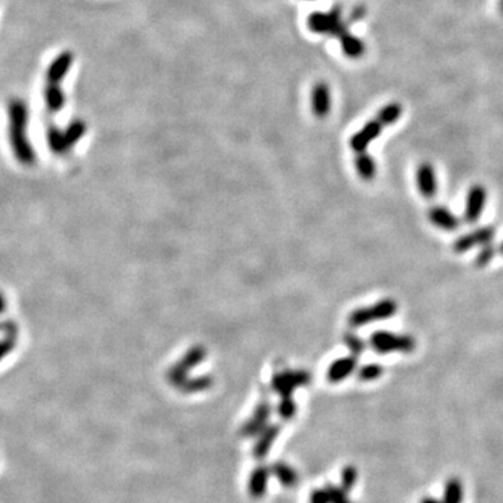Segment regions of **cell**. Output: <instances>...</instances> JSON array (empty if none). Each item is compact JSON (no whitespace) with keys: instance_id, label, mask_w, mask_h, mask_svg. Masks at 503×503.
Wrapping results in <instances>:
<instances>
[{"instance_id":"obj_22","label":"cell","mask_w":503,"mask_h":503,"mask_svg":"<svg viewBox=\"0 0 503 503\" xmlns=\"http://www.w3.org/2000/svg\"><path fill=\"white\" fill-rule=\"evenodd\" d=\"M63 133H65V139H66L67 147L70 149L84 136L85 125L81 120H73L72 123H69L67 129L63 130Z\"/></svg>"},{"instance_id":"obj_17","label":"cell","mask_w":503,"mask_h":503,"mask_svg":"<svg viewBox=\"0 0 503 503\" xmlns=\"http://www.w3.org/2000/svg\"><path fill=\"white\" fill-rule=\"evenodd\" d=\"M279 432H280V428L277 425H270L267 429L263 431L261 436L259 438V440L256 442L255 449H253V454L256 459L261 460L268 454L274 440H276V438L279 436Z\"/></svg>"},{"instance_id":"obj_18","label":"cell","mask_w":503,"mask_h":503,"mask_svg":"<svg viewBox=\"0 0 503 503\" xmlns=\"http://www.w3.org/2000/svg\"><path fill=\"white\" fill-rule=\"evenodd\" d=\"M270 471L274 474V477L279 480V482L286 488H294L298 484V480H299L298 473L291 466H288L287 463H283V462L274 463L272 467L270 469Z\"/></svg>"},{"instance_id":"obj_3","label":"cell","mask_w":503,"mask_h":503,"mask_svg":"<svg viewBox=\"0 0 503 503\" xmlns=\"http://www.w3.org/2000/svg\"><path fill=\"white\" fill-rule=\"evenodd\" d=\"M397 308L398 306L394 299H382L372 306L354 310L350 314L348 322L352 328L365 326L371 322H376V320H385L387 317L394 316V313L397 312Z\"/></svg>"},{"instance_id":"obj_24","label":"cell","mask_w":503,"mask_h":503,"mask_svg":"<svg viewBox=\"0 0 503 503\" xmlns=\"http://www.w3.org/2000/svg\"><path fill=\"white\" fill-rule=\"evenodd\" d=\"M325 491L329 496V503H351V500L348 497V492L345 489H343L341 486L328 484L325 486Z\"/></svg>"},{"instance_id":"obj_4","label":"cell","mask_w":503,"mask_h":503,"mask_svg":"<svg viewBox=\"0 0 503 503\" xmlns=\"http://www.w3.org/2000/svg\"><path fill=\"white\" fill-rule=\"evenodd\" d=\"M371 345L379 354L413 352L416 350V340L408 334L375 332L371 337Z\"/></svg>"},{"instance_id":"obj_29","label":"cell","mask_w":503,"mask_h":503,"mask_svg":"<svg viewBox=\"0 0 503 503\" xmlns=\"http://www.w3.org/2000/svg\"><path fill=\"white\" fill-rule=\"evenodd\" d=\"M493 255H495V249L489 245L484 246L477 257V266H485L488 264L492 259H493Z\"/></svg>"},{"instance_id":"obj_13","label":"cell","mask_w":503,"mask_h":503,"mask_svg":"<svg viewBox=\"0 0 503 503\" xmlns=\"http://www.w3.org/2000/svg\"><path fill=\"white\" fill-rule=\"evenodd\" d=\"M43 98H45V104H47V108L50 112L52 114H58L66 103V97L63 89L61 87V84L56 83H48L47 87L43 89Z\"/></svg>"},{"instance_id":"obj_19","label":"cell","mask_w":503,"mask_h":503,"mask_svg":"<svg viewBox=\"0 0 503 503\" xmlns=\"http://www.w3.org/2000/svg\"><path fill=\"white\" fill-rule=\"evenodd\" d=\"M464 497V489L462 481L457 477H451L445 484L443 503H462Z\"/></svg>"},{"instance_id":"obj_14","label":"cell","mask_w":503,"mask_h":503,"mask_svg":"<svg viewBox=\"0 0 503 503\" xmlns=\"http://www.w3.org/2000/svg\"><path fill=\"white\" fill-rule=\"evenodd\" d=\"M355 367H356V359L354 356L341 358L332 365L328 372V378L333 383L341 382L343 379H345L347 376H350L354 372Z\"/></svg>"},{"instance_id":"obj_8","label":"cell","mask_w":503,"mask_h":503,"mask_svg":"<svg viewBox=\"0 0 503 503\" xmlns=\"http://www.w3.org/2000/svg\"><path fill=\"white\" fill-rule=\"evenodd\" d=\"M74 62V55L70 51L61 52L48 66L47 69V80L48 83L61 84L62 80L67 76Z\"/></svg>"},{"instance_id":"obj_16","label":"cell","mask_w":503,"mask_h":503,"mask_svg":"<svg viewBox=\"0 0 503 503\" xmlns=\"http://www.w3.org/2000/svg\"><path fill=\"white\" fill-rule=\"evenodd\" d=\"M308 382H309L308 374H303V372L291 374L287 376H280L274 381V389H276L279 393H283L286 397H290V394L292 393V390L297 386L306 385Z\"/></svg>"},{"instance_id":"obj_25","label":"cell","mask_w":503,"mask_h":503,"mask_svg":"<svg viewBox=\"0 0 503 503\" xmlns=\"http://www.w3.org/2000/svg\"><path fill=\"white\" fill-rule=\"evenodd\" d=\"M358 480V470L354 466H345L341 471V488L347 492L354 488Z\"/></svg>"},{"instance_id":"obj_10","label":"cell","mask_w":503,"mask_h":503,"mask_svg":"<svg viewBox=\"0 0 503 503\" xmlns=\"http://www.w3.org/2000/svg\"><path fill=\"white\" fill-rule=\"evenodd\" d=\"M417 185L420 193L427 199H432L438 193V180L431 164L424 162L420 165L417 171Z\"/></svg>"},{"instance_id":"obj_26","label":"cell","mask_w":503,"mask_h":503,"mask_svg":"<svg viewBox=\"0 0 503 503\" xmlns=\"http://www.w3.org/2000/svg\"><path fill=\"white\" fill-rule=\"evenodd\" d=\"M17 340L16 339H10V337H2L0 339V362H2L5 358H8L16 348Z\"/></svg>"},{"instance_id":"obj_35","label":"cell","mask_w":503,"mask_h":503,"mask_svg":"<svg viewBox=\"0 0 503 503\" xmlns=\"http://www.w3.org/2000/svg\"><path fill=\"white\" fill-rule=\"evenodd\" d=\"M499 250H500V253H502V255H503V244H502V245H500V248H499Z\"/></svg>"},{"instance_id":"obj_15","label":"cell","mask_w":503,"mask_h":503,"mask_svg":"<svg viewBox=\"0 0 503 503\" xmlns=\"http://www.w3.org/2000/svg\"><path fill=\"white\" fill-rule=\"evenodd\" d=\"M268 474H270V469H267L264 466H259L253 470L250 480H249V492H250L252 497L260 499L264 496V493L267 491V484H268Z\"/></svg>"},{"instance_id":"obj_2","label":"cell","mask_w":503,"mask_h":503,"mask_svg":"<svg viewBox=\"0 0 503 503\" xmlns=\"http://www.w3.org/2000/svg\"><path fill=\"white\" fill-rule=\"evenodd\" d=\"M308 25L316 34L337 36L340 42L352 34L343 20V12L340 6H334L326 13H312L308 19Z\"/></svg>"},{"instance_id":"obj_27","label":"cell","mask_w":503,"mask_h":503,"mask_svg":"<svg viewBox=\"0 0 503 503\" xmlns=\"http://www.w3.org/2000/svg\"><path fill=\"white\" fill-rule=\"evenodd\" d=\"M295 404L292 403V400H290V397H286L279 407V413L284 420H291L295 416Z\"/></svg>"},{"instance_id":"obj_31","label":"cell","mask_w":503,"mask_h":503,"mask_svg":"<svg viewBox=\"0 0 503 503\" xmlns=\"http://www.w3.org/2000/svg\"><path fill=\"white\" fill-rule=\"evenodd\" d=\"M363 16H365V9H363V8H356V9H354V10H352V13H351V21L356 23V21H358V20H361Z\"/></svg>"},{"instance_id":"obj_9","label":"cell","mask_w":503,"mask_h":503,"mask_svg":"<svg viewBox=\"0 0 503 503\" xmlns=\"http://www.w3.org/2000/svg\"><path fill=\"white\" fill-rule=\"evenodd\" d=\"M332 108V94L326 83H317L312 89V109L317 118H326Z\"/></svg>"},{"instance_id":"obj_6","label":"cell","mask_w":503,"mask_h":503,"mask_svg":"<svg viewBox=\"0 0 503 503\" xmlns=\"http://www.w3.org/2000/svg\"><path fill=\"white\" fill-rule=\"evenodd\" d=\"M493 237H495L493 226H482L470 234L460 237L454 242L453 249L457 253H464L478 245H488L493 239Z\"/></svg>"},{"instance_id":"obj_32","label":"cell","mask_w":503,"mask_h":503,"mask_svg":"<svg viewBox=\"0 0 503 503\" xmlns=\"http://www.w3.org/2000/svg\"><path fill=\"white\" fill-rule=\"evenodd\" d=\"M6 308H8V301H6L5 295L2 292H0V314H3V312L6 310Z\"/></svg>"},{"instance_id":"obj_34","label":"cell","mask_w":503,"mask_h":503,"mask_svg":"<svg viewBox=\"0 0 503 503\" xmlns=\"http://www.w3.org/2000/svg\"><path fill=\"white\" fill-rule=\"evenodd\" d=\"M499 10L503 14V0H499Z\"/></svg>"},{"instance_id":"obj_7","label":"cell","mask_w":503,"mask_h":503,"mask_svg":"<svg viewBox=\"0 0 503 503\" xmlns=\"http://www.w3.org/2000/svg\"><path fill=\"white\" fill-rule=\"evenodd\" d=\"M486 203V191L481 185H475L469 191L464 218L469 224H474L481 217Z\"/></svg>"},{"instance_id":"obj_1","label":"cell","mask_w":503,"mask_h":503,"mask_svg":"<svg viewBox=\"0 0 503 503\" xmlns=\"http://www.w3.org/2000/svg\"><path fill=\"white\" fill-rule=\"evenodd\" d=\"M8 136L14 158L21 165H32L36 154L28 139V107L21 98L9 101Z\"/></svg>"},{"instance_id":"obj_5","label":"cell","mask_w":503,"mask_h":503,"mask_svg":"<svg viewBox=\"0 0 503 503\" xmlns=\"http://www.w3.org/2000/svg\"><path fill=\"white\" fill-rule=\"evenodd\" d=\"M387 125L381 119L379 115H376L375 119H372L371 122H368L359 131H356L352 137H351V149L355 153H365V150L368 149V146L376 140L378 137L381 136L382 130L386 127Z\"/></svg>"},{"instance_id":"obj_28","label":"cell","mask_w":503,"mask_h":503,"mask_svg":"<svg viewBox=\"0 0 503 503\" xmlns=\"http://www.w3.org/2000/svg\"><path fill=\"white\" fill-rule=\"evenodd\" d=\"M345 343H347L348 348H350L354 354H356V355L362 354V352H363V350H365V344H363V341H362L359 337L354 336V334H347V336H345Z\"/></svg>"},{"instance_id":"obj_11","label":"cell","mask_w":503,"mask_h":503,"mask_svg":"<svg viewBox=\"0 0 503 503\" xmlns=\"http://www.w3.org/2000/svg\"><path fill=\"white\" fill-rule=\"evenodd\" d=\"M429 220L434 225L442 228L445 231H454L460 226V221L454 217V214L442 206H435L428 213Z\"/></svg>"},{"instance_id":"obj_23","label":"cell","mask_w":503,"mask_h":503,"mask_svg":"<svg viewBox=\"0 0 503 503\" xmlns=\"http://www.w3.org/2000/svg\"><path fill=\"white\" fill-rule=\"evenodd\" d=\"M383 375V367L379 363H368L363 365V367L358 371V378L362 382H371Z\"/></svg>"},{"instance_id":"obj_12","label":"cell","mask_w":503,"mask_h":503,"mask_svg":"<svg viewBox=\"0 0 503 503\" xmlns=\"http://www.w3.org/2000/svg\"><path fill=\"white\" fill-rule=\"evenodd\" d=\"M270 417V407L268 404H261L257 409L255 416L244 425L241 434L244 436H248V438H252V436H256L257 434L263 432L264 428H266V422Z\"/></svg>"},{"instance_id":"obj_20","label":"cell","mask_w":503,"mask_h":503,"mask_svg":"<svg viewBox=\"0 0 503 503\" xmlns=\"http://www.w3.org/2000/svg\"><path fill=\"white\" fill-rule=\"evenodd\" d=\"M355 167L361 178L365 180H372L376 175V164L375 160L367 154V153H359L355 158Z\"/></svg>"},{"instance_id":"obj_30","label":"cell","mask_w":503,"mask_h":503,"mask_svg":"<svg viewBox=\"0 0 503 503\" xmlns=\"http://www.w3.org/2000/svg\"><path fill=\"white\" fill-rule=\"evenodd\" d=\"M309 503H329V496L323 489H313L309 497Z\"/></svg>"},{"instance_id":"obj_33","label":"cell","mask_w":503,"mask_h":503,"mask_svg":"<svg viewBox=\"0 0 503 503\" xmlns=\"http://www.w3.org/2000/svg\"><path fill=\"white\" fill-rule=\"evenodd\" d=\"M420 503H443V500L440 502V500H438V499H435V497H431V496H427V497H424V499H421V502Z\"/></svg>"},{"instance_id":"obj_21","label":"cell","mask_w":503,"mask_h":503,"mask_svg":"<svg viewBox=\"0 0 503 503\" xmlns=\"http://www.w3.org/2000/svg\"><path fill=\"white\" fill-rule=\"evenodd\" d=\"M47 139H48V145L54 153L61 154V153H65L66 150H69L66 139H65V133L54 125H50L47 129Z\"/></svg>"}]
</instances>
